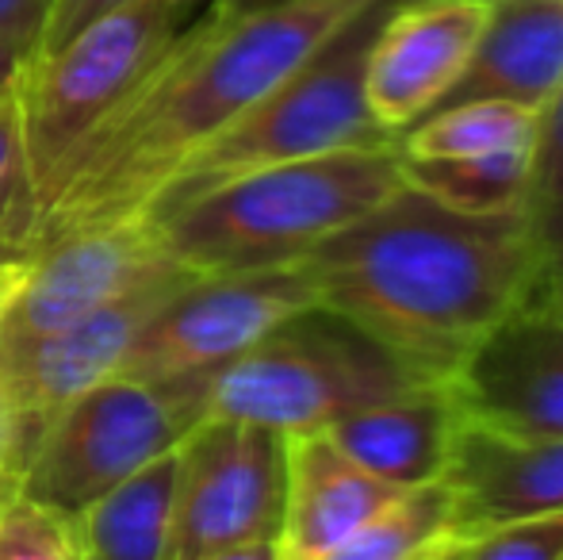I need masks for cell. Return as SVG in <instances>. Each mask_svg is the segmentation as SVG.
<instances>
[{"label":"cell","instance_id":"obj_1","mask_svg":"<svg viewBox=\"0 0 563 560\" xmlns=\"http://www.w3.org/2000/svg\"><path fill=\"white\" fill-rule=\"evenodd\" d=\"M372 4L379 0H276L230 15L211 0L146 81L54 169L35 250L142 216L196 146L288 81Z\"/></svg>","mask_w":563,"mask_h":560},{"label":"cell","instance_id":"obj_2","mask_svg":"<svg viewBox=\"0 0 563 560\" xmlns=\"http://www.w3.org/2000/svg\"><path fill=\"white\" fill-rule=\"evenodd\" d=\"M303 262L322 311L426 381H449L549 273L526 211L464 216L415 185H402Z\"/></svg>","mask_w":563,"mask_h":560},{"label":"cell","instance_id":"obj_3","mask_svg":"<svg viewBox=\"0 0 563 560\" xmlns=\"http://www.w3.org/2000/svg\"><path fill=\"white\" fill-rule=\"evenodd\" d=\"M407 185L399 139L303 162L268 165L142 216L173 262L196 277L303 262L314 246L353 227Z\"/></svg>","mask_w":563,"mask_h":560},{"label":"cell","instance_id":"obj_4","mask_svg":"<svg viewBox=\"0 0 563 560\" xmlns=\"http://www.w3.org/2000/svg\"><path fill=\"white\" fill-rule=\"evenodd\" d=\"M391 4L395 0H379L353 23H345L288 81H280L250 112H242L219 135L196 146L157 188L150 208L188 200L203 188H216L253 169H268V165L303 162V157L334 154V150L387 146L399 139L379 128L364 97L372 39Z\"/></svg>","mask_w":563,"mask_h":560},{"label":"cell","instance_id":"obj_5","mask_svg":"<svg viewBox=\"0 0 563 560\" xmlns=\"http://www.w3.org/2000/svg\"><path fill=\"white\" fill-rule=\"evenodd\" d=\"M422 381L368 334L314 307L268 330L203 384V419L257 422L280 433L327 430Z\"/></svg>","mask_w":563,"mask_h":560},{"label":"cell","instance_id":"obj_6","mask_svg":"<svg viewBox=\"0 0 563 560\" xmlns=\"http://www.w3.org/2000/svg\"><path fill=\"white\" fill-rule=\"evenodd\" d=\"M208 4L211 0H123L66 46L23 69L20 108L38 200L77 142L146 81Z\"/></svg>","mask_w":563,"mask_h":560},{"label":"cell","instance_id":"obj_7","mask_svg":"<svg viewBox=\"0 0 563 560\" xmlns=\"http://www.w3.org/2000/svg\"><path fill=\"white\" fill-rule=\"evenodd\" d=\"M200 419L203 388L108 376L51 426L15 495L69 518L177 449Z\"/></svg>","mask_w":563,"mask_h":560},{"label":"cell","instance_id":"obj_8","mask_svg":"<svg viewBox=\"0 0 563 560\" xmlns=\"http://www.w3.org/2000/svg\"><path fill=\"white\" fill-rule=\"evenodd\" d=\"M319 307L307 262L188 277L146 319L115 376L203 388L268 330Z\"/></svg>","mask_w":563,"mask_h":560},{"label":"cell","instance_id":"obj_9","mask_svg":"<svg viewBox=\"0 0 563 560\" xmlns=\"http://www.w3.org/2000/svg\"><path fill=\"white\" fill-rule=\"evenodd\" d=\"M188 277L157 281L126 299L27 342H0V503L23 484L35 449L51 426L100 381L119 373L146 319Z\"/></svg>","mask_w":563,"mask_h":560},{"label":"cell","instance_id":"obj_10","mask_svg":"<svg viewBox=\"0 0 563 560\" xmlns=\"http://www.w3.org/2000/svg\"><path fill=\"white\" fill-rule=\"evenodd\" d=\"M284 433L257 422L200 419L177 446L173 534L165 560H200L219 549L280 534Z\"/></svg>","mask_w":563,"mask_h":560},{"label":"cell","instance_id":"obj_11","mask_svg":"<svg viewBox=\"0 0 563 560\" xmlns=\"http://www.w3.org/2000/svg\"><path fill=\"white\" fill-rule=\"evenodd\" d=\"M146 216L62 234L27 257V277L8 304L0 342H27L89 319L131 292L185 277Z\"/></svg>","mask_w":563,"mask_h":560},{"label":"cell","instance_id":"obj_12","mask_svg":"<svg viewBox=\"0 0 563 560\" xmlns=\"http://www.w3.org/2000/svg\"><path fill=\"white\" fill-rule=\"evenodd\" d=\"M460 419L506 438H563V299L549 284L449 376Z\"/></svg>","mask_w":563,"mask_h":560},{"label":"cell","instance_id":"obj_13","mask_svg":"<svg viewBox=\"0 0 563 560\" xmlns=\"http://www.w3.org/2000/svg\"><path fill=\"white\" fill-rule=\"evenodd\" d=\"M490 0H395L368 51L364 97L391 135L430 116L472 62Z\"/></svg>","mask_w":563,"mask_h":560},{"label":"cell","instance_id":"obj_14","mask_svg":"<svg viewBox=\"0 0 563 560\" xmlns=\"http://www.w3.org/2000/svg\"><path fill=\"white\" fill-rule=\"evenodd\" d=\"M441 484L452 492L456 534L563 510V438H506L460 426Z\"/></svg>","mask_w":563,"mask_h":560},{"label":"cell","instance_id":"obj_15","mask_svg":"<svg viewBox=\"0 0 563 560\" xmlns=\"http://www.w3.org/2000/svg\"><path fill=\"white\" fill-rule=\"evenodd\" d=\"M284 518L276 534L284 560H322L334 553L349 534L399 495V487L361 469L322 430L284 433Z\"/></svg>","mask_w":563,"mask_h":560},{"label":"cell","instance_id":"obj_16","mask_svg":"<svg viewBox=\"0 0 563 560\" xmlns=\"http://www.w3.org/2000/svg\"><path fill=\"white\" fill-rule=\"evenodd\" d=\"M460 426L464 419L449 381H422L330 422L322 433L372 476L410 492L445 480Z\"/></svg>","mask_w":563,"mask_h":560},{"label":"cell","instance_id":"obj_17","mask_svg":"<svg viewBox=\"0 0 563 560\" xmlns=\"http://www.w3.org/2000/svg\"><path fill=\"white\" fill-rule=\"evenodd\" d=\"M563 89V0H490L472 62L438 108L472 100L544 112ZM433 108V112H438Z\"/></svg>","mask_w":563,"mask_h":560},{"label":"cell","instance_id":"obj_18","mask_svg":"<svg viewBox=\"0 0 563 560\" xmlns=\"http://www.w3.org/2000/svg\"><path fill=\"white\" fill-rule=\"evenodd\" d=\"M177 449L162 453L66 518L81 560H165L173 534Z\"/></svg>","mask_w":563,"mask_h":560},{"label":"cell","instance_id":"obj_19","mask_svg":"<svg viewBox=\"0 0 563 560\" xmlns=\"http://www.w3.org/2000/svg\"><path fill=\"white\" fill-rule=\"evenodd\" d=\"M541 112L506 105V100H472L422 116L399 135L407 162H452V157H487L503 150L533 146Z\"/></svg>","mask_w":563,"mask_h":560},{"label":"cell","instance_id":"obj_20","mask_svg":"<svg viewBox=\"0 0 563 560\" xmlns=\"http://www.w3.org/2000/svg\"><path fill=\"white\" fill-rule=\"evenodd\" d=\"M529 154L533 146L487 157H452V162H407L402 157V177L430 200L445 204L449 211L503 216V211H521L526 204Z\"/></svg>","mask_w":563,"mask_h":560},{"label":"cell","instance_id":"obj_21","mask_svg":"<svg viewBox=\"0 0 563 560\" xmlns=\"http://www.w3.org/2000/svg\"><path fill=\"white\" fill-rule=\"evenodd\" d=\"M452 534V492L445 484H426L399 492L322 560H415Z\"/></svg>","mask_w":563,"mask_h":560},{"label":"cell","instance_id":"obj_22","mask_svg":"<svg viewBox=\"0 0 563 560\" xmlns=\"http://www.w3.org/2000/svg\"><path fill=\"white\" fill-rule=\"evenodd\" d=\"M43 227L35 169L23 135L20 85L0 92V246L31 254Z\"/></svg>","mask_w":563,"mask_h":560},{"label":"cell","instance_id":"obj_23","mask_svg":"<svg viewBox=\"0 0 563 560\" xmlns=\"http://www.w3.org/2000/svg\"><path fill=\"white\" fill-rule=\"evenodd\" d=\"M526 223L537 250L549 265L563 262V89L541 112L529 154V185H526Z\"/></svg>","mask_w":563,"mask_h":560},{"label":"cell","instance_id":"obj_24","mask_svg":"<svg viewBox=\"0 0 563 560\" xmlns=\"http://www.w3.org/2000/svg\"><path fill=\"white\" fill-rule=\"evenodd\" d=\"M452 560H563V510L460 534Z\"/></svg>","mask_w":563,"mask_h":560},{"label":"cell","instance_id":"obj_25","mask_svg":"<svg viewBox=\"0 0 563 560\" xmlns=\"http://www.w3.org/2000/svg\"><path fill=\"white\" fill-rule=\"evenodd\" d=\"M0 560H81L62 515L12 495L0 503Z\"/></svg>","mask_w":563,"mask_h":560},{"label":"cell","instance_id":"obj_26","mask_svg":"<svg viewBox=\"0 0 563 560\" xmlns=\"http://www.w3.org/2000/svg\"><path fill=\"white\" fill-rule=\"evenodd\" d=\"M115 4H123V0H54L51 15H46L43 35H38L35 58H46V54H54L58 46H66L77 31H85L92 20H100L104 12H112Z\"/></svg>","mask_w":563,"mask_h":560},{"label":"cell","instance_id":"obj_27","mask_svg":"<svg viewBox=\"0 0 563 560\" xmlns=\"http://www.w3.org/2000/svg\"><path fill=\"white\" fill-rule=\"evenodd\" d=\"M51 8L54 0H0V31H12V35L38 46Z\"/></svg>","mask_w":563,"mask_h":560},{"label":"cell","instance_id":"obj_28","mask_svg":"<svg viewBox=\"0 0 563 560\" xmlns=\"http://www.w3.org/2000/svg\"><path fill=\"white\" fill-rule=\"evenodd\" d=\"M31 58H35V43L12 35V31H0V92L20 85V77H23V69L31 66Z\"/></svg>","mask_w":563,"mask_h":560},{"label":"cell","instance_id":"obj_29","mask_svg":"<svg viewBox=\"0 0 563 560\" xmlns=\"http://www.w3.org/2000/svg\"><path fill=\"white\" fill-rule=\"evenodd\" d=\"M200 560H284V557H280V541L261 538V541H242V546L219 549V553H208Z\"/></svg>","mask_w":563,"mask_h":560},{"label":"cell","instance_id":"obj_30","mask_svg":"<svg viewBox=\"0 0 563 560\" xmlns=\"http://www.w3.org/2000/svg\"><path fill=\"white\" fill-rule=\"evenodd\" d=\"M27 257H31V254H27ZM27 257H15V262L0 265V322H4L8 304H12V296L20 292L23 277H27Z\"/></svg>","mask_w":563,"mask_h":560},{"label":"cell","instance_id":"obj_31","mask_svg":"<svg viewBox=\"0 0 563 560\" xmlns=\"http://www.w3.org/2000/svg\"><path fill=\"white\" fill-rule=\"evenodd\" d=\"M456 538H460V534H452V538L438 541V546L426 549V553H422V557H415V560H452V546H456Z\"/></svg>","mask_w":563,"mask_h":560},{"label":"cell","instance_id":"obj_32","mask_svg":"<svg viewBox=\"0 0 563 560\" xmlns=\"http://www.w3.org/2000/svg\"><path fill=\"white\" fill-rule=\"evenodd\" d=\"M223 12L238 15V12H253V8H265V4H276V0H219Z\"/></svg>","mask_w":563,"mask_h":560},{"label":"cell","instance_id":"obj_33","mask_svg":"<svg viewBox=\"0 0 563 560\" xmlns=\"http://www.w3.org/2000/svg\"><path fill=\"white\" fill-rule=\"evenodd\" d=\"M544 284H549V288L563 299V262L560 265H549V273H544Z\"/></svg>","mask_w":563,"mask_h":560},{"label":"cell","instance_id":"obj_34","mask_svg":"<svg viewBox=\"0 0 563 560\" xmlns=\"http://www.w3.org/2000/svg\"><path fill=\"white\" fill-rule=\"evenodd\" d=\"M15 257H27V254H23V250H8V246H0V265L15 262Z\"/></svg>","mask_w":563,"mask_h":560}]
</instances>
